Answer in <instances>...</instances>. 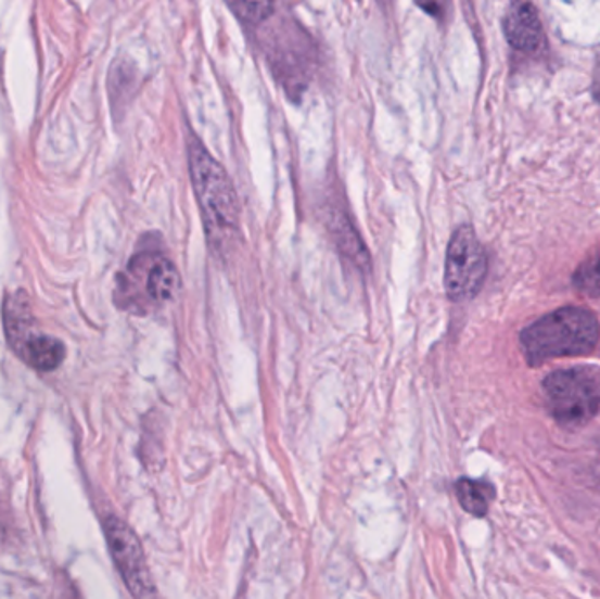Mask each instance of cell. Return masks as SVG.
<instances>
[{
    "mask_svg": "<svg viewBox=\"0 0 600 599\" xmlns=\"http://www.w3.org/2000/svg\"><path fill=\"white\" fill-rule=\"evenodd\" d=\"M18 355H22L25 362L33 366L37 371L50 373L64 362L67 351H65V345L60 342L59 337L34 334L33 337H28Z\"/></svg>",
    "mask_w": 600,
    "mask_h": 599,
    "instance_id": "52a82bcc",
    "label": "cell"
},
{
    "mask_svg": "<svg viewBox=\"0 0 600 599\" xmlns=\"http://www.w3.org/2000/svg\"><path fill=\"white\" fill-rule=\"evenodd\" d=\"M181 286V277L175 264L169 258H156L148 272L146 291L156 303H167L175 300Z\"/></svg>",
    "mask_w": 600,
    "mask_h": 599,
    "instance_id": "9c48e42d",
    "label": "cell"
},
{
    "mask_svg": "<svg viewBox=\"0 0 600 599\" xmlns=\"http://www.w3.org/2000/svg\"><path fill=\"white\" fill-rule=\"evenodd\" d=\"M573 283L583 294L600 297V254L588 258L576 269Z\"/></svg>",
    "mask_w": 600,
    "mask_h": 599,
    "instance_id": "7c38bea8",
    "label": "cell"
},
{
    "mask_svg": "<svg viewBox=\"0 0 600 599\" xmlns=\"http://www.w3.org/2000/svg\"><path fill=\"white\" fill-rule=\"evenodd\" d=\"M455 493L463 510L474 517H485L494 499V487L480 480L460 479Z\"/></svg>",
    "mask_w": 600,
    "mask_h": 599,
    "instance_id": "30bf717a",
    "label": "cell"
},
{
    "mask_svg": "<svg viewBox=\"0 0 600 599\" xmlns=\"http://www.w3.org/2000/svg\"><path fill=\"white\" fill-rule=\"evenodd\" d=\"M417 5L432 18L445 20L451 10V0H417Z\"/></svg>",
    "mask_w": 600,
    "mask_h": 599,
    "instance_id": "5bb4252c",
    "label": "cell"
},
{
    "mask_svg": "<svg viewBox=\"0 0 600 599\" xmlns=\"http://www.w3.org/2000/svg\"><path fill=\"white\" fill-rule=\"evenodd\" d=\"M488 272V257L471 226H460L446 252L445 289L455 303L472 300Z\"/></svg>",
    "mask_w": 600,
    "mask_h": 599,
    "instance_id": "277c9868",
    "label": "cell"
},
{
    "mask_svg": "<svg viewBox=\"0 0 600 599\" xmlns=\"http://www.w3.org/2000/svg\"><path fill=\"white\" fill-rule=\"evenodd\" d=\"M232 13L246 24L257 25L272 13V0H227Z\"/></svg>",
    "mask_w": 600,
    "mask_h": 599,
    "instance_id": "4fadbf2b",
    "label": "cell"
},
{
    "mask_svg": "<svg viewBox=\"0 0 600 599\" xmlns=\"http://www.w3.org/2000/svg\"><path fill=\"white\" fill-rule=\"evenodd\" d=\"M599 337V320L593 311L564 306L523 329L520 345L528 365L541 366L546 360L591 354Z\"/></svg>",
    "mask_w": 600,
    "mask_h": 599,
    "instance_id": "6da1fadb",
    "label": "cell"
},
{
    "mask_svg": "<svg viewBox=\"0 0 600 599\" xmlns=\"http://www.w3.org/2000/svg\"><path fill=\"white\" fill-rule=\"evenodd\" d=\"M546 406L560 425L588 424L600 410V380L585 368L560 369L542 382Z\"/></svg>",
    "mask_w": 600,
    "mask_h": 599,
    "instance_id": "3957f363",
    "label": "cell"
},
{
    "mask_svg": "<svg viewBox=\"0 0 600 599\" xmlns=\"http://www.w3.org/2000/svg\"><path fill=\"white\" fill-rule=\"evenodd\" d=\"M111 558L124 578L125 586L133 598H153L156 596L152 573L148 568L146 556L142 550L141 539L132 527L118 517H107L104 524Z\"/></svg>",
    "mask_w": 600,
    "mask_h": 599,
    "instance_id": "5b68a950",
    "label": "cell"
},
{
    "mask_svg": "<svg viewBox=\"0 0 600 599\" xmlns=\"http://www.w3.org/2000/svg\"><path fill=\"white\" fill-rule=\"evenodd\" d=\"M505 34L509 44L522 53H536L546 44L541 18L531 0H511Z\"/></svg>",
    "mask_w": 600,
    "mask_h": 599,
    "instance_id": "8992f818",
    "label": "cell"
},
{
    "mask_svg": "<svg viewBox=\"0 0 600 599\" xmlns=\"http://www.w3.org/2000/svg\"><path fill=\"white\" fill-rule=\"evenodd\" d=\"M5 336L10 340V345L14 351L20 352L24 348L28 337H33L36 332L34 328L33 311L28 306L27 300L22 292L11 295L5 301L4 306Z\"/></svg>",
    "mask_w": 600,
    "mask_h": 599,
    "instance_id": "ba28073f",
    "label": "cell"
},
{
    "mask_svg": "<svg viewBox=\"0 0 600 599\" xmlns=\"http://www.w3.org/2000/svg\"><path fill=\"white\" fill-rule=\"evenodd\" d=\"M335 243L340 246L346 257L352 258L355 264L362 266L363 269H369V254L363 246L360 235L355 231L354 226L346 218L341 217L334 224Z\"/></svg>",
    "mask_w": 600,
    "mask_h": 599,
    "instance_id": "8fae6325",
    "label": "cell"
},
{
    "mask_svg": "<svg viewBox=\"0 0 600 599\" xmlns=\"http://www.w3.org/2000/svg\"><path fill=\"white\" fill-rule=\"evenodd\" d=\"M189 166L193 190L209 235L234 232L239 226V203L234 184L224 167L195 138L189 143Z\"/></svg>",
    "mask_w": 600,
    "mask_h": 599,
    "instance_id": "7a4b0ae2",
    "label": "cell"
}]
</instances>
